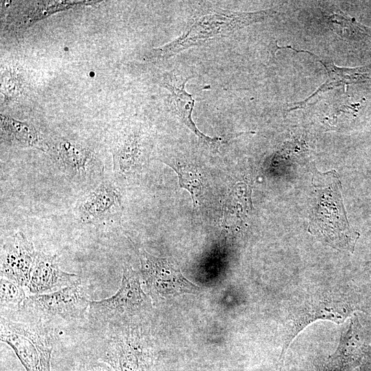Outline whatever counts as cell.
Wrapping results in <instances>:
<instances>
[{
	"mask_svg": "<svg viewBox=\"0 0 371 371\" xmlns=\"http://www.w3.org/2000/svg\"><path fill=\"white\" fill-rule=\"evenodd\" d=\"M317 60L324 66L327 71L328 78L326 81L313 94L302 102L293 104L294 106L291 110L298 107L302 108V106L305 104L307 101L321 92H324L340 85L363 82L370 78V74L367 67L341 68L332 63Z\"/></svg>",
	"mask_w": 371,
	"mask_h": 371,
	"instance_id": "cell-14",
	"label": "cell"
},
{
	"mask_svg": "<svg viewBox=\"0 0 371 371\" xmlns=\"http://www.w3.org/2000/svg\"><path fill=\"white\" fill-rule=\"evenodd\" d=\"M360 294L352 287L321 288L305 293L291 302L284 326L280 359L295 337L315 321L328 320L343 323L354 312H367Z\"/></svg>",
	"mask_w": 371,
	"mask_h": 371,
	"instance_id": "cell-1",
	"label": "cell"
},
{
	"mask_svg": "<svg viewBox=\"0 0 371 371\" xmlns=\"http://www.w3.org/2000/svg\"><path fill=\"white\" fill-rule=\"evenodd\" d=\"M194 76L190 72L172 70L165 73L161 78V85L170 95V102L179 120L194 133L201 142L210 148H218L221 139L210 137L196 126L192 120V112L195 101L191 94L186 90L187 82Z\"/></svg>",
	"mask_w": 371,
	"mask_h": 371,
	"instance_id": "cell-11",
	"label": "cell"
},
{
	"mask_svg": "<svg viewBox=\"0 0 371 371\" xmlns=\"http://www.w3.org/2000/svg\"><path fill=\"white\" fill-rule=\"evenodd\" d=\"M330 25L339 35L347 37L361 38L367 33V28L358 23L354 19L335 14L329 17Z\"/></svg>",
	"mask_w": 371,
	"mask_h": 371,
	"instance_id": "cell-20",
	"label": "cell"
},
{
	"mask_svg": "<svg viewBox=\"0 0 371 371\" xmlns=\"http://www.w3.org/2000/svg\"><path fill=\"white\" fill-rule=\"evenodd\" d=\"M89 302L80 281L52 293L30 295L16 311L55 326L87 319Z\"/></svg>",
	"mask_w": 371,
	"mask_h": 371,
	"instance_id": "cell-6",
	"label": "cell"
},
{
	"mask_svg": "<svg viewBox=\"0 0 371 371\" xmlns=\"http://www.w3.org/2000/svg\"><path fill=\"white\" fill-rule=\"evenodd\" d=\"M360 371H371V358L365 357L362 359Z\"/></svg>",
	"mask_w": 371,
	"mask_h": 371,
	"instance_id": "cell-24",
	"label": "cell"
},
{
	"mask_svg": "<svg viewBox=\"0 0 371 371\" xmlns=\"http://www.w3.org/2000/svg\"><path fill=\"white\" fill-rule=\"evenodd\" d=\"M151 148L150 136L141 124H133L124 128L112 148L115 173L125 177L141 169L148 161Z\"/></svg>",
	"mask_w": 371,
	"mask_h": 371,
	"instance_id": "cell-9",
	"label": "cell"
},
{
	"mask_svg": "<svg viewBox=\"0 0 371 371\" xmlns=\"http://www.w3.org/2000/svg\"><path fill=\"white\" fill-rule=\"evenodd\" d=\"M102 341L89 352L107 363L113 371H144L145 354L137 332L111 326L98 330Z\"/></svg>",
	"mask_w": 371,
	"mask_h": 371,
	"instance_id": "cell-7",
	"label": "cell"
},
{
	"mask_svg": "<svg viewBox=\"0 0 371 371\" xmlns=\"http://www.w3.org/2000/svg\"><path fill=\"white\" fill-rule=\"evenodd\" d=\"M148 306L138 273L125 265L117 291L108 298L90 300L87 319L91 328L96 330L119 326L144 312Z\"/></svg>",
	"mask_w": 371,
	"mask_h": 371,
	"instance_id": "cell-5",
	"label": "cell"
},
{
	"mask_svg": "<svg viewBox=\"0 0 371 371\" xmlns=\"http://www.w3.org/2000/svg\"><path fill=\"white\" fill-rule=\"evenodd\" d=\"M1 127L17 142L25 146L43 150L44 144L38 131L31 125L1 115Z\"/></svg>",
	"mask_w": 371,
	"mask_h": 371,
	"instance_id": "cell-17",
	"label": "cell"
},
{
	"mask_svg": "<svg viewBox=\"0 0 371 371\" xmlns=\"http://www.w3.org/2000/svg\"><path fill=\"white\" fill-rule=\"evenodd\" d=\"M14 312L19 315H1V341L12 348L26 371H52L56 326Z\"/></svg>",
	"mask_w": 371,
	"mask_h": 371,
	"instance_id": "cell-3",
	"label": "cell"
},
{
	"mask_svg": "<svg viewBox=\"0 0 371 371\" xmlns=\"http://www.w3.org/2000/svg\"><path fill=\"white\" fill-rule=\"evenodd\" d=\"M76 273L63 271L56 256L37 251L26 289L32 295L45 294L80 282Z\"/></svg>",
	"mask_w": 371,
	"mask_h": 371,
	"instance_id": "cell-12",
	"label": "cell"
},
{
	"mask_svg": "<svg viewBox=\"0 0 371 371\" xmlns=\"http://www.w3.org/2000/svg\"><path fill=\"white\" fill-rule=\"evenodd\" d=\"M142 276L153 299L181 293H196L200 288L186 279L168 258L155 257L145 250L139 253Z\"/></svg>",
	"mask_w": 371,
	"mask_h": 371,
	"instance_id": "cell-8",
	"label": "cell"
},
{
	"mask_svg": "<svg viewBox=\"0 0 371 371\" xmlns=\"http://www.w3.org/2000/svg\"><path fill=\"white\" fill-rule=\"evenodd\" d=\"M1 371H26L21 363H19L16 359L1 357Z\"/></svg>",
	"mask_w": 371,
	"mask_h": 371,
	"instance_id": "cell-22",
	"label": "cell"
},
{
	"mask_svg": "<svg viewBox=\"0 0 371 371\" xmlns=\"http://www.w3.org/2000/svg\"><path fill=\"white\" fill-rule=\"evenodd\" d=\"M121 208L119 191L111 183L104 182L80 199L75 214L79 222L89 223L113 216Z\"/></svg>",
	"mask_w": 371,
	"mask_h": 371,
	"instance_id": "cell-13",
	"label": "cell"
},
{
	"mask_svg": "<svg viewBox=\"0 0 371 371\" xmlns=\"http://www.w3.org/2000/svg\"><path fill=\"white\" fill-rule=\"evenodd\" d=\"M368 262H371V260H370V261H369Z\"/></svg>",
	"mask_w": 371,
	"mask_h": 371,
	"instance_id": "cell-25",
	"label": "cell"
},
{
	"mask_svg": "<svg viewBox=\"0 0 371 371\" xmlns=\"http://www.w3.org/2000/svg\"><path fill=\"white\" fill-rule=\"evenodd\" d=\"M354 366L335 351L324 364L320 371H347Z\"/></svg>",
	"mask_w": 371,
	"mask_h": 371,
	"instance_id": "cell-21",
	"label": "cell"
},
{
	"mask_svg": "<svg viewBox=\"0 0 371 371\" xmlns=\"http://www.w3.org/2000/svg\"><path fill=\"white\" fill-rule=\"evenodd\" d=\"M37 251L21 232L10 238L1 247V277L26 288Z\"/></svg>",
	"mask_w": 371,
	"mask_h": 371,
	"instance_id": "cell-10",
	"label": "cell"
},
{
	"mask_svg": "<svg viewBox=\"0 0 371 371\" xmlns=\"http://www.w3.org/2000/svg\"><path fill=\"white\" fill-rule=\"evenodd\" d=\"M52 371H113L106 363L88 351L77 352L65 358L53 359Z\"/></svg>",
	"mask_w": 371,
	"mask_h": 371,
	"instance_id": "cell-16",
	"label": "cell"
},
{
	"mask_svg": "<svg viewBox=\"0 0 371 371\" xmlns=\"http://www.w3.org/2000/svg\"><path fill=\"white\" fill-rule=\"evenodd\" d=\"M167 164L177 172L180 188L187 190L190 193L195 205L196 197L201 194L203 189L201 174L196 166L190 163L176 161Z\"/></svg>",
	"mask_w": 371,
	"mask_h": 371,
	"instance_id": "cell-18",
	"label": "cell"
},
{
	"mask_svg": "<svg viewBox=\"0 0 371 371\" xmlns=\"http://www.w3.org/2000/svg\"><path fill=\"white\" fill-rule=\"evenodd\" d=\"M276 14L273 9L255 12L218 10L200 16L183 34L174 41L153 49L145 57L148 61L169 58L190 47L228 36L249 25Z\"/></svg>",
	"mask_w": 371,
	"mask_h": 371,
	"instance_id": "cell-4",
	"label": "cell"
},
{
	"mask_svg": "<svg viewBox=\"0 0 371 371\" xmlns=\"http://www.w3.org/2000/svg\"><path fill=\"white\" fill-rule=\"evenodd\" d=\"M58 160L64 168L75 175H85L91 166L90 150L68 141H61L56 148Z\"/></svg>",
	"mask_w": 371,
	"mask_h": 371,
	"instance_id": "cell-15",
	"label": "cell"
},
{
	"mask_svg": "<svg viewBox=\"0 0 371 371\" xmlns=\"http://www.w3.org/2000/svg\"><path fill=\"white\" fill-rule=\"evenodd\" d=\"M3 80L4 89L7 90L6 91L8 93V91H10V93L12 95V90H13V89L14 91H16V89L19 91L21 88V82L19 80V79L18 78V77L13 76L12 74H10V75L6 76V78L4 77Z\"/></svg>",
	"mask_w": 371,
	"mask_h": 371,
	"instance_id": "cell-23",
	"label": "cell"
},
{
	"mask_svg": "<svg viewBox=\"0 0 371 371\" xmlns=\"http://www.w3.org/2000/svg\"><path fill=\"white\" fill-rule=\"evenodd\" d=\"M313 185L315 197L308 231L335 248L353 252L360 234L348 224L337 173L315 170Z\"/></svg>",
	"mask_w": 371,
	"mask_h": 371,
	"instance_id": "cell-2",
	"label": "cell"
},
{
	"mask_svg": "<svg viewBox=\"0 0 371 371\" xmlns=\"http://www.w3.org/2000/svg\"><path fill=\"white\" fill-rule=\"evenodd\" d=\"M26 298L24 287L1 277V312L8 309L10 313L19 310Z\"/></svg>",
	"mask_w": 371,
	"mask_h": 371,
	"instance_id": "cell-19",
	"label": "cell"
}]
</instances>
